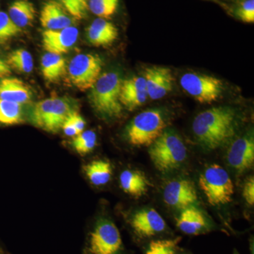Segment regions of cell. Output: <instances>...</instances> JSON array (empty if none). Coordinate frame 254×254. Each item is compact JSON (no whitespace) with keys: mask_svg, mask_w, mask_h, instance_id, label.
<instances>
[{"mask_svg":"<svg viewBox=\"0 0 254 254\" xmlns=\"http://www.w3.org/2000/svg\"><path fill=\"white\" fill-rule=\"evenodd\" d=\"M120 230L106 218L99 219L88 232L83 254H124Z\"/></svg>","mask_w":254,"mask_h":254,"instance_id":"obj_6","label":"cell"},{"mask_svg":"<svg viewBox=\"0 0 254 254\" xmlns=\"http://www.w3.org/2000/svg\"><path fill=\"white\" fill-rule=\"evenodd\" d=\"M75 111L69 100L66 98L51 97L38 102L32 108L31 123L50 133L59 131L71 113Z\"/></svg>","mask_w":254,"mask_h":254,"instance_id":"obj_5","label":"cell"},{"mask_svg":"<svg viewBox=\"0 0 254 254\" xmlns=\"http://www.w3.org/2000/svg\"><path fill=\"white\" fill-rule=\"evenodd\" d=\"M166 127V120L160 110H145L137 115L127 127V139L135 146H150L163 134Z\"/></svg>","mask_w":254,"mask_h":254,"instance_id":"obj_4","label":"cell"},{"mask_svg":"<svg viewBox=\"0 0 254 254\" xmlns=\"http://www.w3.org/2000/svg\"><path fill=\"white\" fill-rule=\"evenodd\" d=\"M149 147L150 160L161 173L175 171L186 160V146L173 130L165 129L163 134Z\"/></svg>","mask_w":254,"mask_h":254,"instance_id":"obj_3","label":"cell"},{"mask_svg":"<svg viewBox=\"0 0 254 254\" xmlns=\"http://www.w3.org/2000/svg\"><path fill=\"white\" fill-rule=\"evenodd\" d=\"M197 141L207 150H215L235 136L237 116L230 107L210 108L198 114L192 125Z\"/></svg>","mask_w":254,"mask_h":254,"instance_id":"obj_1","label":"cell"},{"mask_svg":"<svg viewBox=\"0 0 254 254\" xmlns=\"http://www.w3.org/2000/svg\"><path fill=\"white\" fill-rule=\"evenodd\" d=\"M148 97L143 76H132L122 81L120 100L127 110H136L144 104Z\"/></svg>","mask_w":254,"mask_h":254,"instance_id":"obj_15","label":"cell"},{"mask_svg":"<svg viewBox=\"0 0 254 254\" xmlns=\"http://www.w3.org/2000/svg\"><path fill=\"white\" fill-rule=\"evenodd\" d=\"M68 14L77 20L85 18L88 10L87 0H58Z\"/></svg>","mask_w":254,"mask_h":254,"instance_id":"obj_30","label":"cell"},{"mask_svg":"<svg viewBox=\"0 0 254 254\" xmlns=\"http://www.w3.org/2000/svg\"><path fill=\"white\" fill-rule=\"evenodd\" d=\"M133 232L141 238H149L165 231L166 223L153 208L142 209L137 211L130 220Z\"/></svg>","mask_w":254,"mask_h":254,"instance_id":"obj_13","label":"cell"},{"mask_svg":"<svg viewBox=\"0 0 254 254\" xmlns=\"http://www.w3.org/2000/svg\"><path fill=\"white\" fill-rule=\"evenodd\" d=\"M184 91L200 103L211 104L223 92V83L214 76L197 73H187L180 78Z\"/></svg>","mask_w":254,"mask_h":254,"instance_id":"obj_9","label":"cell"},{"mask_svg":"<svg viewBox=\"0 0 254 254\" xmlns=\"http://www.w3.org/2000/svg\"><path fill=\"white\" fill-rule=\"evenodd\" d=\"M122 190L133 197H141L146 193L150 183L145 174L138 170H126L120 176Z\"/></svg>","mask_w":254,"mask_h":254,"instance_id":"obj_20","label":"cell"},{"mask_svg":"<svg viewBox=\"0 0 254 254\" xmlns=\"http://www.w3.org/2000/svg\"><path fill=\"white\" fill-rule=\"evenodd\" d=\"M64 132L65 134L68 136L74 137L76 135L79 134L76 128L73 126V124L71 123L68 119H66V121L63 124V127H62Z\"/></svg>","mask_w":254,"mask_h":254,"instance_id":"obj_34","label":"cell"},{"mask_svg":"<svg viewBox=\"0 0 254 254\" xmlns=\"http://www.w3.org/2000/svg\"><path fill=\"white\" fill-rule=\"evenodd\" d=\"M22 122V105L0 99V123L6 125H14Z\"/></svg>","mask_w":254,"mask_h":254,"instance_id":"obj_24","label":"cell"},{"mask_svg":"<svg viewBox=\"0 0 254 254\" xmlns=\"http://www.w3.org/2000/svg\"><path fill=\"white\" fill-rule=\"evenodd\" d=\"M11 74V68L6 62L0 60V78H7Z\"/></svg>","mask_w":254,"mask_h":254,"instance_id":"obj_35","label":"cell"},{"mask_svg":"<svg viewBox=\"0 0 254 254\" xmlns=\"http://www.w3.org/2000/svg\"><path fill=\"white\" fill-rule=\"evenodd\" d=\"M0 254H4V252H3V251H2V250H1V248H0Z\"/></svg>","mask_w":254,"mask_h":254,"instance_id":"obj_36","label":"cell"},{"mask_svg":"<svg viewBox=\"0 0 254 254\" xmlns=\"http://www.w3.org/2000/svg\"><path fill=\"white\" fill-rule=\"evenodd\" d=\"M43 77L50 83H56L67 73V65L62 55L47 53L41 60Z\"/></svg>","mask_w":254,"mask_h":254,"instance_id":"obj_21","label":"cell"},{"mask_svg":"<svg viewBox=\"0 0 254 254\" xmlns=\"http://www.w3.org/2000/svg\"><path fill=\"white\" fill-rule=\"evenodd\" d=\"M33 94L29 87L16 78H5L0 81V99L25 104L31 101Z\"/></svg>","mask_w":254,"mask_h":254,"instance_id":"obj_18","label":"cell"},{"mask_svg":"<svg viewBox=\"0 0 254 254\" xmlns=\"http://www.w3.org/2000/svg\"><path fill=\"white\" fill-rule=\"evenodd\" d=\"M243 197L249 205L254 204V179L250 177L245 182L243 187Z\"/></svg>","mask_w":254,"mask_h":254,"instance_id":"obj_32","label":"cell"},{"mask_svg":"<svg viewBox=\"0 0 254 254\" xmlns=\"http://www.w3.org/2000/svg\"><path fill=\"white\" fill-rule=\"evenodd\" d=\"M68 120L73 124V126L76 128L78 133H81V132L84 131L86 123L84 120L82 118L81 115L77 112L73 111L71 115L68 116Z\"/></svg>","mask_w":254,"mask_h":254,"instance_id":"obj_33","label":"cell"},{"mask_svg":"<svg viewBox=\"0 0 254 254\" xmlns=\"http://www.w3.org/2000/svg\"><path fill=\"white\" fill-rule=\"evenodd\" d=\"M177 226L184 233L196 235L204 231L208 227L204 215L194 206L183 209L177 220Z\"/></svg>","mask_w":254,"mask_h":254,"instance_id":"obj_19","label":"cell"},{"mask_svg":"<svg viewBox=\"0 0 254 254\" xmlns=\"http://www.w3.org/2000/svg\"><path fill=\"white\" fill-rule=\"evenodd\" d=\"M97 145L96 133L93 131H83L73 137L71 145L80 155H86L93 151Z\"/></svg>","mask_w":254,"mask_h":254,"instance_id":"obj_26","label":"cell"},{"mask_svg":"<svg viewBox=\"0 0 254 254\" xmlns=\"http://www.w3.org/2000/svg\"><path fill=\"white\" fill-rule=\"evenodd\" d=\"M143 78L150 99L163 98L173 90V76L170 68L158 66L146 68Z\"/></svg>","mask_w":254,"mask_h":254,"instance_id":"obj_14","label":"cell"},{"mask_svg":"<svg viewBox=\"0 0 254 254\" xmlns=\"http://www.w3.org/2000/svg\"><path fill=\"white\" fill-rule=\"evenodd\" d=\"M118 36V28L105 18H96L86 30L87 40L93 46H109Z\"/></svg>","mask_w":254,"mask_h":254,"instance_id":"obj_16","label":"cell"},{"mask_svg":"<svg viewBox=\"0 0 254 254\" xmlns=\"http://www.w3.org/2000/svg\"><path fill=\"white\" fill-rule=\"evenodd\" d=\"M6 63L11 68L18 72L29 73L33 69V57L26 50L17 49L11 52Z\"/></svg>","mask_w":254,"mask_h":254,"instance_id":"obj_25","label":"cell"},{"mask_svg":"<svg viewBox=\"0 0 254 254\" xmlns=\"http://www.w3.org/2000/svg\"><path fill=\"white\" fill-rule=\"evenodd\" d=\"M113 166L108 160H93L83 166L89 181L95 186H103L108 184L113 176Z\"/></svg>","mask_w":254,"mask_h":254,"instance_id":"obj_23","label":"cell"},{"mask_svg":"<svg viewBox=\"0 0 254 254\" xmlns=\"http://www.w3.org/2000/svg\"><path fill=\"white\" fill-rule=\"evenodd\" d=\"M163 199L169 206L183 210L193 206L198 200V195L191 182L177 179L167 184L163 190Z\"/></svg>","mask_w":254,"mask_h":254,"instance_id":"obj_10","label":"cell"},{"mask_svg":"<svg viewBox=\"0 0 254 254\" xmlns=\"http://www.w3.org/2000/svg\"><path fill=\"white\" fill-rule=\"evenodd\" d=\"M78 30L74 26L60 30H45L42 33V44L47 53L63 55L76 44Z\"/></svg>","mask_w":254,"mask_h":254,"instance_id":"obj_12","label":"cell"},{"mask_svg":"<svg viewBox=\"0 0 254 254\" xmlns=\"http://www.w3.org/2000/svg\"><path fill=\"white\" fill-rule=\"evenodd\" d=\"M120 0H89L88 9L101 18H110L116 13Z\"/></svg>","mask_w":254,"mask_h":254,"instance_id":"obj_27","label":"cell"},{"mask_svg":"<svg viewBox=\"0 0 254 254\" xmlns=\"http://www.w3.org/2000/svg\"><path fill=\"white\" fill-rule=\"evenodd\" d=\"M122 81L118 73L108 71L100 75L91 88L90 103L101 118L111 120L121 117L123 110L120 100Z\"/></svg>","mask_w":254,"mask_h":254,"instance_id":"obj_2","label":"cell"},{"mask_svg":"<svg viewBox=\"0 0 254 254\" xmlns=\"http://www.w3.org/2000/svg\"><path fill=\"white\" fill-rule=\"evenodd\" d=\"M227 162L238 173H245L253 167L254 163V139L249 133L237 138L227 152Z\"/></svg>","mask_w":254,"mask_h":254,"instance_id":"obj_11","label":"cell"},{"mask_svg":"<svg viewBox=\"0 0 254 254\" xmlns=\"http://www.w3.org/2000/svg\"><path fill=\"white\" fill-rule=\"evenodd\" d=\"M103 60L98 55L79 54L67 66L69 81L80 91L91 89L101 75Z\"/></svg>","mask_w":254,"mask_h":254,"instance_id":"obj_8","label":"cell"},{"mask_svg":"<svg viewBox=\"0 0 254 254\" xmlns=\"http://www.w3.org/2000/svg\"><path fill=\"white\" fill-rule=\"evenodd\" d=\"M198 185L209 204L220 206L230 203L234 185L230 175L220 165L213 164L200 174Z\"/></svg>","mask_w":254,"mask_h":254,"instance_id":"obj_7","label":"cell"},{"mask_svg":"<svg viewBox=\"0 0 254 254\" xmlns=\"http://www.w3.org/2000/svg\"><path fill=\"white\" fill-rule=\"evenodd\" d=\"M8 15L16 26L22 28L33 23L36 10L29 0H15L9 6Z\"/></svg>","mask_w":254,"mask_h":254,"instance_id":"obj_22","label":"cell"},{"mask_svg":"<svg viewBox=\"0 0 254 254\" xmlns=\"http://www.w3.org/2000/svg\"><path fill=\"white\" fill-rule=\"evenodd\" d=\"M22 30L13 23L9 15L0 11V44L6 43L18 36Z\"/></svg>","mask_w":254,"mask_h":254,"instance_id":"obj_28","label":"cell"},{"mask_svg":"<svg viewBox=\"0 0 254 254\" xmlns=\"http://www.w3.org/2000/svg\"><path fill=\"white\" fill-rule=\"evenodd\" d=\"M40 21L46 30H60L73 24L72 18L60 3L50 1L42 8Z\"/></svg>","mask_w":254,"mask_h":254,"instance_id":"obj_17","label":"cell"},{"mask_svg":"<svg viewBox=\"0 0 254 254\" xmlns=\"http://www.w3.org/2000/svg\"><path fill=\"white\" fill-rule=\"evenodd\" d=\"M180 241L181 238L152 241L145 254H175Z\"/></svg>","mask_w":254,"mask_h":254,"instance_id":"obj_29","label":"cell"},{"mask_svg":"<svg viewBox=\"0 0 254 254\" xmlns=\"http://www.w3.org/2000/svg\"><path fill=\"white\" fill-rule=\"evenodd\" d=\"M237 15L245 23L254 22V0H245L237 10Z\"/></svg>","mask_w":254,"mask_h":254,"instance_id":"obj_31","label":"cell"}]
</instances>
